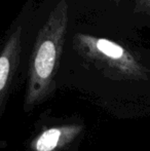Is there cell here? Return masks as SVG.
<instances>
[{"label": "cell", "mask_w": 150, "mask_h": 151, "mask_svg": "<svg viewBox=\"0 0 150 151\" xmlns=\"http://www.w3.org/2000/svg\"><path fill=\"white\" fill-rule=\"evenodd\" d=\"M82 125L66 124L50 127L37 136L31 144L33 151H55L72 142L82 132Z\"/></svg>", "instance_id": "277c9868"}, {"label": "cell", "mask_w": 150, "mask_h": 151, "mask_svg": "<svg viewBox=\"0 0 150 151\" xmlns=\"http://www.w3.org/2000/svg\"><path fill=\"white\" fill-rule=\"evenodd\" d=\"M111 1L116 2V3H118V2H120V1H121V0H111Z\"/></svg>", "instance_id": "8992f818"}, {"label": "cell", "mask_w": 150, "mask_h": 151, "mask_svg": "<svg viewBox=\"0 0 150 151\" xmlns=\"http://www.w3.org/2000/svg\"><path fill=\"white\" fill-rule=\"evenodd\" d=\"M22 52V28L20 26L7 38L0 52V109L18 70Z\"/></svg>", "instance_id": "3957f363"}, {"label": "cell", "mask_w": 150, "mask_h": 151, "mask_svg": "<svg viewBox=\"0 0 150 151\" xmlns=\"http://www.w3.org/2000/svg\"><path fill=\"white\" fill-rule=\"evenodd\" d=\"M150 9V0H136V10Z\"/></svg>", "instance_id": "5b68a950"}, {"label": "cell", "mask_w": 150, "mask_h": 151, "mask_svg": "<svg viewBox=\"0 0 150 151\" xmlns=\"http://www.w3.org/2000/svg\"><path fill=\"white\" fill-rule=\"evenodd\" d=\"M66 0H59L39 29L29 63L26 103L35 105L48 95L54 86L68 30Z\"/></svg>", "instance_id": "6da1fadb"}, {"label": "cell", "mask_w": 150, "mask_h": 151, "mask_svg": "<svg viewBox=\"0 0 150 151\" xmlns=\"http://www.w3.org/2000/svg\"><path fill=\"white\" fill-rule=\"evenodd\" d=\"M73 48L82 59L96 67L123 77H134L141 73V67L130 52L108 38L85 33H76Z\"/></svg>", "instance_id": "7a4b0ae2"}]
</instances>
